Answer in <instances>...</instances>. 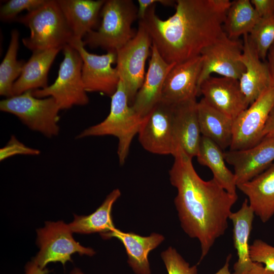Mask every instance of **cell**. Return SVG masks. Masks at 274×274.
Masks as SVG:
<instances>
[{
    "instance_id": "cell-9",
    "label": "cell",
    "mask_w": 274,
    "mask_h": 274,
    "mask_svg": "<svg viewBox=\"0 0 274 274\" xmlns=\"http://www.w3.org/2000/svg\"><path fill=\"white\" fill-rule=\"evenodd\" d=\"M68 224L62 221L47 222L44 227L37 230V243L40 251L33 261L42 268L50 262H60L63 265L71 261L75 253L92 256L95 254L90 248L77 242L72 236Z\"/></svg>"
},
{
    "instance_id": "cell-17",
    "label": "cell",
    "mask_w": 274,
    "mask_h": 274,
    "mask_svg": "<svg viewBox=\"0 0 274 274\" xmlns=\"http://www.w3.org/2000/svg\"><path fill=\"white\" fill-rule=\"evenodd\" d=\"M176 64L167 62L152 44L149 67L144 82L130 106L141 117L147 116L161 101L165 80Z\"/></svg>"
},
{
    "instance_id": "cell-16",
    "label": "cell",
    "mask_w": 274,
    "mask_h": 274,
    "mask_svg": "<svg viewBox=\"0 0 274 274\" xmlns=\"http://www.w3.org/2000/svg\"><path fill=\"white\" fill-rule=\"evenodd\" d=\"M202 64L201 55L176 64L165 80L161 100L176 105L196 98Z\"/></svg>"
},
{
    "instance_id": "cell-38",
    "label": "cell",
    "mask_w": 274,
    "mask_h": 274,
    "mask_svg": "<svg viewBox=\"0 0 274 274\" xmlns=\"http://www.w3.org/2000/svg\"><path fill=\"white\" fill-rule=\"evenodd\" d=\"M48 272V269L41 268L32 261L26 264L24 274H47Z\"/></svg>"
},
{
    "instance_id": "cell-36",
    "label": "cell",
    "mask_w": 274,
    "mask_h": 274,
    "mask_svg": "<svg viewBox=\"0 0 274 274\" xmlns=\"http://www.w3.org/2000/svg\"><path fill=\"white\" fill-rule=\"evenodd\" d=\"M138 17L139 20H142L145 16L147 10L152 5L157 3L161 4L165 6H173L176 1L172 0H138Z\"/></svg>"
},
{
    "instance_id": "cell-19",
    "label": "cell",
    "mask_w": 274,
    "mask_h": 274,
    "mask_svg": "<svg viewBox=\"0 0 274 274\" xmlns=\"http://www.w3.org/2000/svg\"><path fill=\"white\" fill-rule=\"evenodd\" d=\"M100 235L104 239L115 237L122 243L127 255V263L135 274H151L149 254L164 240L162 234L157 233L143 236L117 228Z\"/></svg>"
},
{
    "instance_id": "cell-10",
    "label": "cell",
    "mask_w": 274,
    "mask_h": 274,
    "mask_svg": "<svg viewBox=\"0 0 274 274\" xmlns=\"http://www.w3.org/2000/svg\"><path fill=\"white\" fill-rule=\"evenodd\" d=\"M274 108V86L272 84L234 120L230 150L252 147L263 139V130Z\"/></svg>"
},
{
    "instance_id": "cell-7",
    "label": "cell",
    "mask_w": 274,
    "mask_h": 274,
    "mask_svg": "<svg viewBox=\"0 0 274 274\" xmlns=\"http://www.w3.org/2000/svg\"><path fill=\"white\" fill-rule=\"evenodd\" d=\"M0 110L15 115L29 129L46 137L59 134L61 110L52 97L38 98L29 90L2 100Z\"/></svg>"
},
{
    "instance_id": "cell-28",
    "label": "cell",
    "mask_w": 274,
    "mask_h": 274,
    "mask_svg": "<svg viewBox=\"0 0 274 274\" xmlns=\"http://www.w3.org/2000/svg\"><path fill=\"white\" fill-rule=\"evenodd\" d=\"M260 18L251 1H234L227 12L223 30L229 38L238 39L241 36L249 35Z\"/></svg>"
},
{
    "instance_id": "cell-11",
    "label": "cell",
    "mask_w": 274,
    "mask_h": 274,
    "mask_svg": "<svg viewBox=\"0 0 274 274\" xmlns=\"http://www.w3.org/2000/svg\"><path fill=\"white\" fill-rule=\"evenodd\" d=\"M174 105L161 100L144 118L139 140L147 151L173 156L179 146L174 127Z\"/></svg>"
},
{
    "instance_id": "cell-33",
    "label": "cell",
    "mask_w": 274,
    "mask_h": 274,
    "mask_svg": "<svg viewBox=\"0 0 274 274\" xmlns=\"http://www.w3.org/2000/svg\"><path fill=\"white\" fill-rule=\"evenodd\" d=\"M250 256L253 262L264 264V267L274 271V247L257 239L250 245Z\"/></svg>"
},
{
    "instance_id": "cell-40",
    "label": "cell",
    "mask_w": 274,
    "mask_h": 274,
    "mask_svg": "<svg viewBox=\"0 0 274 274\" xmlns=\"http://www.w3.org/2000/svg\"><path fill=\"white\" fill-rule=\"evenodd\" d=\"M247 274H274V271L266 269L261 263L254 262L252 268Z\"/></svg>"
},
{
    "instance_id": "cell-18",
    "label": "cell",
    "mask_w": 274,
    "mask_h": 274,
    "mask_svg": "<svg viewBox=\"0 0 274 274\" xmlns=\"http://www.w3.org/2000/svg\"><path fill=\"white\" fill-rule=\"evenodd\" d=\"M243 37V53L240 59L245 71L238 82L249 106L272 83L267 62L260 58L249 35Z\"/></svg>"
},
{
    "instance_id": "cell-41",
    "label": "cell",
    "mask_w": 274,
    "mask_h": 274,
    "mask_svg": "<svg viewBox=\"0 0 274 274\" xmlns=\"http://www.w3.org/2000/svg\"><path fill=\"white\" fill-rule=\"evenodd\" d=\"M231 256V254H229L227 256L224 265L215 274H233L230 272L229 268Z\"/></svg>"
},
{
    "instance_id": "cell-32",
    "label": "cell",
    "mask_w": 274,
    "mask_h": 274,
    "mask_svg": "<svg viewBox=\"0 0 274 274\" xmlns=\"http://www.w3.org/2000/svg\"><path fill=\"white\" fill-rule=\"evenodd\" d=\"M46 0H10L1 7L0 18L3 21L16 19L17 15L24 10L30 12L42 5Z\"/></svg>"
},
{
    "instance_id": "cell-2",
    "label": "cell",
    "mask_w": 274,
    "mask_h": 274,
    "mask_svg": "<svg viewBox=\"0 0 274 274\" xmlns=\"http://www.w3.org/2000/svg\"><path fill=\"white\" fill-rule=\"evenodd\" d=\"M229 0H177L176 11L165 20L151 6L139 20L152 44L168 63H179L200 55L202 50L224 32Z\"/></svg>"
},
{
    "instance_id": "cell-25",
    "label": "cell",
    "mask_w": 274,
    "mask_h": 274,
    "mask_svg": "<svg viewBox=\"0 0 274 274\" xmlns=\"http://www.w3.org/2000/svg\"><path fill=\"white\" fill-rule=\"evenodd\" d=\"M200 132L224 150L230 147L233 120L210 106L203 98L197 104Z\"/></svg>"
},
{
    "instance_id": "cell-23",
    "label": "cell",
    "mask_w": 274,
    "mask_h": 274,
    "mask_svg": "<svg viewBox=\"0 0 274 274\" xmlns=\"http://www.w3.org/2000/svg\"><path fill=\"white\" fill-rule=\"evenodd\" d=\"M61 50L54 48L33 52L29 60L25 62L21 75L13 84V96L48 87L49 69Z\"/></svg>"
},
{
    "instance_id": "cell-31",
    "label": "cell",
    "mask_w": 274,
    "mask_h": 274,
    "mask_svg": "<svg viewBox=\"0 0 274 274\" xmlns=\"http://www.w3.org/2000/svg\"><path fill=\"white\" fill-rule=\"evenodd\" d=\"M168 274H197L196 265L190 266L177 250L168 247L161 253Z\"/></svg>"
},
{
    "instance_id": "cell-21",
    "label": "cell",
    "mask_w": 274,
    "mask_h": 274,
    "mask_svg": "<svg viewBox=\"0 0 274 274\" xmlns=\"http://www.w3.org/2000/svg\"><path fill=\"white\" fill-rule=\"evenodd\" d=\"M248 198L250 207L263 223L274 215V162L252 180L237 186Z\"/></svg>"
},
{
    "instance_id": "cell-42",
    "label": "cell",
    "mask_w": 274,
    "mask_h": 274,
    "mask_svg": "<svg viewBox=\"0 0 274 274\" xmlns=\"http://www.w3.org/2000/svg\"><path fill=\"white\" fill-rule=\"evenodd\" d=\"M71 274H84L81 270L77 268H74L71 272Z\"/></svg>"
},
{
    "instance_id": "cell-37",
    "label": "cell",
    "mask_w": 274,
    "mask_h": 274,
    "mask_svg": "<svg viewBox=\"0 0 274 274\" xmlns=\"http://www.w3.org/2000/svg\"><path fill=\"white\" fill-rule=\"evenodd\" d=\"M264 138H274V108L270 113L263 130Z\"/></svg>"
},
{
    "instance_id": "cell-20",
    "label": "cell",
    "mask_w": 274,
    "mask_h": 274,
    "mask_svg": "<svg viewBox=\"0 0 274 274\" xmlns=\"http://www.w3.org/2000/svg\"><path fill=\"white\" fill-rule=\"evenodd\" d=\"M196 98L174 105V127L179 147L191 158L196 157L201 138Z\"/></svg>"
},
{
    "instance_id": "cell-15",
    "label": "cell",
    "mask_w": 274,
    "mask_h": 274,
    "mask_svg": "<svg viewBox=\"0 0 274 274\" xmlns=\"http://www.w3.org/2000/svg\"><path fill=\"white\" fill-rule=\"evenodd\" d=\"M199 94L211 107L234 120L249 105L238 80L209 77L200 84Z\"/></svg>"
},
{
    "instance_id": "cell-1",
    "label": "cell",
    "mask_w": 274,
    "mask_h": 274,
    "mask_svg": "<svg viewBox=\"0 0 274 274\" xmlns=\"http://www.w3.org/2000/svg\"><path fill=\"white\" fill-rule=\"evenodd\" d=\"M173 156L169 176L177 190L174 203L182 228L200 243V262L225 233L238 197L228 193L214 178L202 179L193 167L192 158L180 147Z\"/></svg>"
},
{
    "instance_id": "cell-22",
    "label": "cell",
    "mask_w": 274,
    "mask_h": 274,
    "mask_svg": "<svg viewBox=\"0 0 274 274\" xmlns=\"http://www.w3.org/2000/svg\"><path fill=\"white\" fill-rule=\"evenodd\" d=\"M73 39H82L97 26L105 0H57Z\"/></svg>"
},
{
    "instance_id": "cell-30",
    "label": "cell",
    "mask_w": 274,
    "mask_h": 274,
    "mask_svg": "<svg viewBox=\"0 0 274 274\" xmlns=\"http://www.w3.org/2000/svg\"><path fill=\"white\" fill-rule=\"evenodd\" d=\"M249 36L260 58L265 61L274 43V16L261 17Z\"/></svg>"
},
{
    "instance_id": "cell-24",
    "label": "cell",
    "mask_w": 274,
    "mask_h": 274,
    "mask_svg": "<svg viewBox=\"0 0 274 274\" xmlns=\"http://www.w3.org/2000/svg\"><path fill=\"white\" fill-rule=\"evenodd\" d=\"M255 214L245 199L241 208L229 216L233 224V240L237 260L233 265V274H247L253 263L250 256L249 240Z\"/></svg>"
},
{
    "instance_id": "cell-26",
    "label": "cell",
    "mask_w": 274,
    "mask_h": 274,
    "mask_svg": "<svg viewBox=\"0 0 274 274\" xmlns=\"http://www.w3.org/2000/svg\"><path fill=\"white\" fill-rule=\"evenodd\" d=\"M198 162L208 167L213 178L228 193L237 195L235 177L227 167L221 148L210 139L202 136L197 155Z\"/></svg>"
},
{
    "instance_id": "cell-8",
    "label": "cell",
    "mask_w": 274,
    "mask_h": 274,
    "mask_svg": "<svg viewBox=\"0 0 274 274\" xmlns=\"http://www.w3.org/2000/svg\"><path fill=\"white\" fill-rule=\"evenodd\" d=\"M152 41L146 29L139 24L135 36L117 50L116 68L123 82L130 106L145 77V64L151 53Z\"/></svg>"
},
{
    "instance_id": "cell-4",
    "label": "cell",
    "mask_w": 274,
    "mask_h": 274,
    "mask_svg": "<svg viewBox=\"0 0 274 274\" xmlns=\"http://www.w3.org/2000/svg\"><path fill=\"white\" fill-rule=\"evenodd\" d=\"M100 14V24L84 37L85 46L116 51L135 36L132 25L138 19V7L132 1H106Z\"/></svg>"
},
{
    "instance_id": "cell-39",
    "label": "cell",
    "mask_w": 274,
    "mask_h": 274,
    "mask_svg": "<svg viewBox=\"0 0 274 274\" xmlns=\"http://www.w3.org/2000/svg\"><path fill=\"white\" fill-rule=\"evenodd\" d=\"M267 58V62L269 68L271 83L274 86V43L269 50Z\"/></svg>"
},
{
    "instance_id": "cell-3",
    "label": "cell",
    "mask_w": 274,
    "mask_h": 274,
    "mask_svg": "<svg viewBox=\"0 0 274 274\" xmlns=\"http://www.w3.org/2000/svg\"><path fill=\"white\" fill-rule=\"evenodd\" d=\"M16 20L29 29L30 36L22 41L32 53L54 48L62 49L74 38L57 1L46 0L39 8Z\"/></svg>"
},
{
    "instance_id": "cell-12",
    "label": "cell",
    "mask_w": 274,
    "mask_h": 274,
    "mask_svg": "<svg viewBox=\"0 0 274 274\" xmlns=\"http://www.w3.org/2000/svg\"><path fill=\"white\" fill-rule=\"evenodd\" d=\"M69 45L82 59V78L86 92H99L111 97L120 80L116 67L112 66L116 62V52L108 51L102 55L90 53L82 39H73Z\"/></svg>"
},
{
    "instance_id": "cell-6",
    "label": "cell",
    "mask_w": 274,
    "mask_h": 274,
    "mask_svg": "<svg viewBox=\"0 0 274 274\" xmlns=\"http://www.w3.org/2000/svg\"><path fill=\"white\" fill-rule=\"evenodd\" d=\"M62 50L64 58L55 82L44 89L32 90V95L38 98L53 97L60 110L86 105L89 98L82 78V59L69 44Z\"/></svg>"
},
{
    "instance_id": "cell-35",
    "label": "cell",
    "mask_w": 274,
    "mask_h": 274,
    "mask_svg": "<svg viewBox=\"0 0 274 274\" xmlns=\"http://www.w3.org/2000/svg\"><path fill=\"white\" fill-rule=\"evenodd\" d=\"M261 17L274 16V0H251Z\"/></svg>"
},
{
    "instance_id": "cell-34",
    "label": "cell",
    "mask_w": 274,
    "mask_h": 274,
    "mask_svg": "<svg viewBox=\"0 0 274 274\" xmlns=\"http://www.w3.org/2000/svg\"><path fill=\"white\" fill-rule=\"evenodd\" d=\"M40 150L28 147L12 135L7 144L0 149V160L16 155H38Z\"/></svg>"
},
{
    "instance_id": "cell-13",
    "label": "cell",
    "mask_w": 274,
    "mask_h": 274,
    "mask_svg": "<svg viewBox=\"0 0 274 274\" xmlns=\"http://www.w3.org/2000/svg\"><path fill=\"white\" fill-rule=\"evenodd\" d=\"M243 48L241 41L229 38L224 32L216 41L204 48L200 54L202 64L198 90L201 83L213 73L238 80L245 71L240 59Z\"/></svg>"
},
{
    "instance_id": "cell-5",
    "label": "cell",
    "mask_w": 274,
    "mask_h": 274,
    "mask_svg": "<svg viewBox=\"0 0 274 274\" xmlns=\"http://www.w3.org/2000/svg\"><path fill=\"white\" fill-rule=\"evenodd\" d=\"M110 111L105 119L83 130L77 139L94 136L113 135L118 138L117 154L123 165L129 153L131 143L138 133L144 118L129 105L124 85L120 80L116 92L111 97Z\"/></svg>"
},
{
    "instance_id": "cell-14",
    "label": "cell",
    "mask_w": 274,
    "mask_h": 274,
    "mask_svg": "<svg viewBox=\"0 0 274 274\" xmlns=\"http://www.w3.org/2000/svg\"><path fill=\"white\" fill-rule=\"evenodd\" d=\"M227 163L234 168L237 186L261 174L274 162V138H264L248 149L224 152Z\"/></svg>"
},
{
    "instance_id": "cell-29",
    "label": "cell",
    "mask_w": 274,
    "mask_h": 274,
    "mask_svg": "<svg viewBox=\"0 0 274 274\" xmlns=\"http://www.w3.org/2000/svg\"><path fill=\"white\" fill-rule=\"evenodd\" d=\"M19 40V31L12 30L8 49L0 65V95L7 98L13 96V84L21 75L25 63L24 60L17 59Z\"/></svg>"
},
{
    "instance_id": "cell-27",
    "label": "cell",
    "mask_w": 274,
    "mask_h": 274,
    "mask_svg": "<svg viewBox=\"0 0 274 274\" xmlns=\"http://www.w3.org/2000/svg\"><path fill=\"white\" fill-rule=\"evenodd\" d=\"M121 196L119 189L113 190L103 203L91 214L87 216L74 215V220L68 224L73 232L89 234L99 232L101 234L112 231L115 227L111 212L115 202Z\"/></svg>"
}]
</instances>
